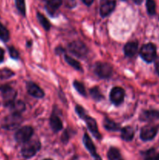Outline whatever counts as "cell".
<instances>
[{"label": "cell", "instance_id": "obj_7", "mask_svg": "<svg viewBox=\"0 0 159 160\" xmlns=\"http://www.w3.org/2000/svg\"><path fill=\"white\" fill-rule=\"evenodd\" d=\"M34 134V129L30 126H25L20 128L15 134V139L18 143L28 142Z\"/></svg>", "mask_w": 159, "mask_h": 160}, {"label": "cell", "instance_id": "obj_18", "mask_svg": "<svg viewBox=\"0 0 159 160\" xmlns=\"http://www.w3.org/2000/svg\"><path fill=\"white\" fill-rule=\"evenodd\" d=\"M134 137V130L131 127H125L121 129V138L123 141L130 142Z\"/></svg>", "mask_w": 159, "mask_h": 160}, {"label": "cell", "instance_id": "obj_24", "mask_svg": "<svg viewBox=\"0 0 159 160\" xmlns=\"http://www.w3.org/2000/svg\"><path fill=\"white\" fill-rule=\"evenodd\" d=\"M90 95L92 97V98L95 101H101L104 98L99 88L98 87H94L91 89H90Z\"/></svg>", "mask_w": 159, "mask_h": 160}, {"label": "cell", "instance_id": "obj_36", "mask_svg": "<svg viewBox=\"0 0 159 160\" xmlns=\"http://www.w3.org/2000/svg\"><path fill=\"white\" fill-rule=\"evenodd\" d=\"M44 160H52V159H44Z\"/></svg>", "mask_w": 159, "mask_h": 160}, {"label": "cell", "instance_id": "obj_32", "mask_svg": "<svg viewBox=\"0 0 159 160\" xmlns=\"http://www.w3.org/2000/svg\"><path fill=\"white\" fill-rule=\"evenodd\" d=\"M155 70L159 76V56L156 57L155 59Z\"/></svg>", "mask_w": 159, "mask_h": 160}, {"label": "cell", "instance_id": "obj_34", "mask_svg": "<svg viewBox=\"0 0 159 160\" xmlns=\"http://www.w3.org/2000/svg\"><path fill=\"white\" fill-rule=\"evenodd\" d=\"M4 50H3L2 48H0V62H2L4 60Z\"/></svg>", "mask_w": 159, "mask_h": 160}, {"label": "cell", "instance_id": "obj_16", "mask_svg": "<svg viewBox=\"0 0 159 160\" xmlns=\"http://www.w3.org/2000/svg\"><path fill=\"white\" fill-rule=\"evenodd\" d=\"M50 126L54 132H59L62 129V127H63L62 120L55 113V112L50 117Z\"/></svg>", "mask_w": 159, "mask_h": 160}, {"label": "cell", "instance_id": "obj_31", "mask_svg": "<svg viewBox=\"0 0 159 160\" xmlns=\"http://www.w3.org/2000/svg\"><path fill=\"white\" fill-rule=\"evenodd\" d=\"M9 52L11 57L14 59H17L19 58V52L14 47L10 46L9 47Z\"/></svg>", "mask_w": 159, "mask_h": 160}, {"label": "cell", "instance_id": "obj_25", "mask_svg": "<svg viewBox=\"0 0 159 160\" xmlns=\"http://www.w3.org/2000/svg\"><path fill=\"white\" fill-rule=\"evenodd\" d=\"M146 8L150 16L156 14V2L154 0H146Z\"/></svg>", "mask_w": 159, "mask_h": 160}, {"label": "cell", "instance_id": "obj_11", "mask_svg": "<svg viewBox=\"0 0 159 160\" xmlns=\"http://www.w3.org/2000/svg\"><path fill=\"white\" fill-rule=\"evenodd\" d=\"M83 120L85 121V123H87V126L88 128L89 131L91 132V134H93L94 137L97 139H101V134H100L99 131H98V125H97L96 120L94 118L90 117V116L87 115V113L82 117Z\"/></svg>", "mask_w": 159, "mask_h": 160}, {"label": "cell", "instance_id": "obj_35", "mask_svg": "<svg viewBox=\"0 0 159 160\" xmlns=\"http://www.w3.org/2000/svg\"><path fill=\"white\" fill-rule=\"evenodd\" d=\"M132 1H133L134 2H135L136 4H137V5H140V3L142 2V0H132Z\"/></svg>", "mask_w": 159, "mask_h": 160}, {"label": "cell", "instance_id": "obj_20", "mask_svg": "<svg viewBox=\"0 0 159 160\" xmlns=\"http://www.w3.org/2000/svg\"><path fill=\"white\" fill-rule=\"evenodd\" d=\"M108 158L109 160H124L122 157L119 150L114 147L109 148L108 152Z\"/></svg>", "mask_w": 159, "mask_h": 160}, {"label": "cell", "instance_id": "obj_29", "mask_svg": "<svg viewBox=\"0 0 159 160\" xmlns=\"http://www.w3.org/2000/svg\"><path fill=\"white\" fill-rule=\"evenodd\" d=\"M15 2L16 6H17L19 12L22 15L25 16V14H26V2H25V0H15Z\"/></svg>", "mask_w": 159, "mask_h": 160}, {"label": "cell", "instance_id": "obj_33", "mask_svg": "<svg viewBox=\"0 0 159 160\" xmlns=\"http://www.w3.org/2000/svg\"><path fill=\"white\" fill-rule=\"evenodd\" d=\"M86 6H90L93 4V2H94V0H81Z\"/></svg>", "mask_w": 159, "mask_h": 160}, {"label": "cell", "instance_id": "obj_2", "mask_svg": "<svg viewBox=\"0 0 159 160\" xmlns=\"http://www.w3.org/2000/svg\"><path fill=\"white\" fill-rule=\"evenodd\" d=\"M140 55L145 62L151 63L153 61L155 60L156 57H157L156 46L152 43L145 44L140 48Z\"/></svg>", "mask_w": 159, "mask_h": 160}, {"label": "cell", "instance_id": "obj_8", "mask_svg": "<svg viewBox=\"0 0 159 160\" xmlns=\"http://www.w3.org/2000/svg\"><path fill=\"white\" fill-rule=\"evenodd\" d=\"M158 126H156V125H147V126L143 127L140 131V139L143 142L151 141L155 138L158 131Z\"/></svg>", "mask_w": 159, "mask_h": 160}, {"label": "cell", "instance_id": "obj_30", "mask_svg": "<svg viewBox=\"0 0 159 160\" xmlns=\"http://www.w3.org/2000/svg\"><path fill=\"white\" fill-rule=\"evenodd\" d=\"M14 73H12L11 70H7V69H5V70H0V78H2V79H6V78H9L12 76H13Z\"/></svg>", "mask_w": 159, "mask_h": 160}, {"label": "cell", "instance_id": "obj_37", "mask_svg": "<svg viewBox=\"0 0 159 160\" xmlns=\"http://www.w3.org/2000/svg\"><path fill=\"white\" fill-rule=\"evenodd\" d=\"M123 1H127V0H123Z\"/></svg>", "mask_w": 159, "mask_h": 160}, {"label": "cell", "instance_id": "obj_14", "mask_svg": "<svg viewBox=\"0 0 159 160\" xmlns=\"http://www.w3.org/2000/svg\"><path fill=\"white\" fill-rule=\"evenodd\" d=\"M159 119V111L154 109L144 110L140 116V120L145 122H151Z\"/></svg>", "mask_w": 159, "mask_h": 160}, {"label": "cell", "instance_id": "obj_6", "mask_svg": "<svg viewBox=\"0 0 159 160\" xmlns=\"http://www.w3.org/2000/svg\"><path fill=\"white\" fill-rule=\"evenodd\" d=\"M2 94L3 102L5 106H11L15 102V98L17 97V92L12 88L9 85H3L0 88Z\"/></svg>", "mask_w": 159, "mask_h": 160}, {"label": "cell", "instance_id": "obj_9", "mask_svg": "<svg viewBox=\"0 0 159 160\" xmlns=\"http://www.w3.org/2000/svg\"><path fill=\"white\" fill-rule=\"evenodd\" d=\"M116 5L115 0H101L100 1V15L106 17L110 15L114 11Z\"/></svg>", "mask_w": 159, "mask_h": 160}, {"label": "cell", "instance_id": "obj_10", "mask_svg": "<svg viewBox=\"0 0 159 160\" xmlns=\"http://www.w3.org/2000/svg\"><path fill=\"white\" fill-rule=\"evenodd\" d=\"M110 101L115 106H120L124 101L125 91L120 87H115L111 90L109 95Z\"/></svg>", "mask_w": 159, "mask_h": 160}, {"label": "cell", "instance_id": "obj_28", "mask_svg": "<svg viewBox=\"0 0 159 160\" xmlns=\"http://www.w3.org/2000/svg\"><path fill=\"white\" fill-rule=\"evenodd\" d=\"M73 87L76 89V92L80 94V95H83V96H86L87 95V92H86V88L84 87V84L81 82L78 81H74L73 83Z\"/></svg>", "mask_w": 159, "mask_h": 160}, {"label": "cell", "instance_id": "obj_12", "mask_svg": "<svg viewBox=\"0 0 159 160\" xmlns=\"http://www.w3.org/2000/svg\"><path fill=\"white\" fill-rule=\"evenodd\" d=\"M83 142H84V145L85 146V148H87V151L90 153L92 156H93L94 160H102L101 159V156L97 154L96 152V147H95L94 144L92 142L91 138H90V136L85 133L84 134V138H83Z\"/></svg>", "mask_w": 159, "mask_h": 160}, {"label": "cell", "instance_id": "obj_1", "mask_svg": "<svg viewBox=\"0 0 159 160\" xmlns=\"http://www.w3.org/2000/svg\"><path fill=\"white\" fill-rule=\"evenodd\" d=\"M41 142L38 140H31L25 142L22 147L21 154L25 159H31L37 154V152L41 149Z\"/></svg>", "mask_w": 159, "mask_h": 160}, {"label": "cell", "instance_id": "obj_5", "mask_svg": "<svg viewBox=\"0 0 159 160\" xmlns=\"http://www.w3.org/2000/svg\"><path fill=\"white\" fill-rule=\"evenodd\" d=\"M94 71L98 78L101 79H108L112 74V67L107 62H98L94 67Z\"/></svg>", "mask_w": 159, "mask_h": 160}, {"label": "cell", "instance_id": "obj_17", "mask_svg": "<svg viewBox=\"0 0 159 160\" xmlns=\"http://www.w3.org/2000/svg\"><path fill=\"white\" fill-rule=\"evenodd\" d=\"M46 4V8L49 13L52 14L59 9L62 5V0H44Z\"/></svg>", "mask_w": 159, "mask_h": 160}, {"label": "cell", "instance_id": "obj_15", "mask_svg": "<svg viewBox=\"0 0 159 160\" xmlns=\"http://www.w3.org/2000/svg\"><path fill=\"white\" fill-rule=\"evenodd\" d=\"M124 53L127 57H133L137 52L138 50V42L132 41L129 42L125 45L124 46Z\"/></svg>", "mask_w": 159, "mask_h": 160}, {"label": "cell", "instance_id": "obj_23", "mask_svg": "<svg viewBox=\"0 0 159 160\" xmlns=\"http://www.w3.org/2000/svg\"><path fill=\"white\" fill-rule=\"evenodd\" d=\"M10 107L12 112H16V113H21L25 110V104L21 101L14 102L13 104Z\"/></svg>", "mask_w": 159, "mask_h": 160}, {"label": "cell", "instance_id": "obj_22", "mask_svg": "<svg viewBox=\"0 0 159 160\" xmlns=\"http://www.w3.org/2000/svg\"><path fill=\"white\" fill-rule=\"evenodd\" d=\"M37 18L38 20L39 23H41V25L43 27L45 31H49L50 28H51V24H50V22L48 21V19L43 14L39 12H37Z\"/></svg>", "mask_w": 159, "mask_h": 160}, {"label": "cell", "instance_id": "obj_21", "mask_svg": "<svg viewBox=\"0 0 159 160\" xmlns=\"http://www.w3.org/2000/svg\"><path fill=\"white\" fill-rule=\"evenodd\" d=\"M64 58H65V60L70 67H72L73 68H74L75 70H80L82 71V66L80 63L78 61H76V59H74L73 58H72L71 56H68V55H65L64 56Z\"/></svg>", "mask_w": 159, "mask_h": 160}, {"label": "cell", "instance_id": "obj_26", "mask_svg": "<svg viewBox=\"0 0 159 160\" xmlns=\"http://www.w3.org/2000/svg\"><path fill=\"white\" fill-rule=\"evenodd\" d=\"M143 154L144 160H159V153H156L155 150L153 148L146 151Z\"/></svg>", "mask_w": 159, "mask_h": 160}, {"label": "cell", "instance_id": "obj_3", "mask_svg": "<svg viewBox=\"0 0 159 160\" xmlns=\"http://www.w3.org/2000/svg\"><path fill=\"white\" fill-rule=\"evenodd\" d=\"M68 50L70 53L78 58H84L87 55L88 48L80 41H73L68 45Z\"/></svg>", "mask_w": 159, "mask_h": 160}, {"label": "cell", "instance_id": "obj_27", "mask_svg": "<svg viewBox=\"0 0 159 160\" xmlns=\"http://www.w3.org/2000/svg\"><path fill=\"white\" fill-rule=\"evenodd\" d=\"M0 39L4 42H8L9 39V31L2 23H0Z\"/></svg>", "mask_w": 159, "mask_h": 160}, {"label": "cell", "instance_id": "obj_4", "mask_svg": "<svg viewBox=\"0 0 159 160\" xmlns=\"http://www.w3.org/2000/svg\"><path fill=\"white\" fill-rule=\"evenodd\" d=\"M22 122H23V118L20 113L12 112L11 115L8 116L4 119L2 122V128L9 131L15 130L21 124Z\"/></svg>", "mask_w": 159, "mask_h": 160}, {"label": "cell", "instance_id": "obj_19", "mask_svg": "<svg viewBox=\"0 0 159 160\" xmlns=\"http://www.w3.org/2000/svg\"><path fill=\"white\" fill-rule=\"evenodd\" d=\"M103 125H104V128L106 130H108V131H117L120 130V125L118 123H116L113 120H110V119L107 118V117L104 118Z\"/></svg>", "mask_w": 159, "mask_h": 160}, {"label": "cell", "instance_id": "obj_13", "mask_svg": "<svg viewBox=\"0 0 159 160\" xmlns=\"http://www.w3.org/2000/svg\"><path fill=\"white\" fill-rule=\"evenodd\" d=\"M26 89L29 95L36 98H42L45 96L44 91L37 84L33 82H28L26 84Z\"/></svg>", "mask_w": 159, "mask_h": 160}]
</instances>
